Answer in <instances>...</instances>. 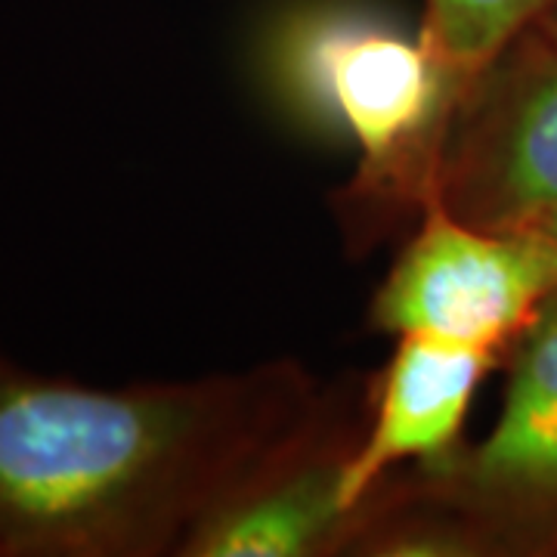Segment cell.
Wrapping results in <instances>:
<instances>
[{"mask_svg":"<svg viewBox=\"0 0 557 557\" xmlns=\"http://www.w3.org/2000/svg\"><path fill=\"white\" fill-rule=\"evenodd\" d=\"M520 38L536 44V47H545V50H555L557 53V0H552V3L542 10V16H539Z\"/></svg>","mask_w":557,"mask_h":557,"instance_id":"9","label":"cell"},{"mask_svg":"<svg viewBox=\"0 0 557 557\" xmlns=\"http://www.w3.org/2000/svg\"><path fill=\"white\" fill-rule=\"evenodd\" d=\"M557 292V239L545 230H483L437 201L381 282L372 322L505 366L542 304Z\"/></svg>","mask_w":557,"mask_h":557,"instance_id":"4","label":"cell"},{"mask_svg":"<svg viewBox=\"0 0 557 557\" xmlns=\"http://www.w3.org/2000/svg\"><path fill=\"white\" fill-rule=\"evenodd\" d=\"M483 230L557 211V53L515 40L449 112L421 201Z\"/></svg>","mask_w":557,"mask_h":557,"instance_id":"5","label":"cell"},{"mask_svg":"<svg viewBox=\"0 0 557 557\" xmlns=\"http://www.w3.org/2000/svg\"><path fill=\"white\" fill-rule=\"evenodd\" d=\"M335 409L292 359L90 387L0 350V557H183Z\"/></svg>","mask_w":557,"mask_h":557,"instance_id":"1","label":"cell"},{"mask_svg":"<svg viewBox=\"0 0 557 557\" xmlns=\"http://www.w3.org/2000/svg\"><path fill=\"white\" fill-rule=\"evenodd\" d=\"M552 0H424L421 38L446 78L449 112Z\"/></svg>","mask_w":557,"mask_h":557,"instance_id":"8","label":"cell"},{"mask_svg":"<svg viewBox=\"0 0 557 557\" xmlns=\"http://www.w3.org/2000/svg\"><path fill=\"white\" fill-rule=\"evenodd\" d=\"M362 428L338 406L307 446L205 520L183 557L341 555L354 518L344 478Z\"/></svg>","mask_w":557,"mask_h":557,"instance_id":"6","label":"cell"},{"mask_svg":"<svg viewBox=\"0 0 557 557\" xmlns=\"http://www.w3.org/2000/svg\"><path fill=\"white\" fill-rule=\"evenodd\" d=\"M536 230H545V233H552V236L557 239V211H555V214H548L545 220H539Z\"/></svg>","mask_w":557,"mask_h":557,"instance_id":"10","label":"cell"},{"mask_svg":"<svg viewBox=\"0 0 557 557\" xmlns=\"http://www.w3.org/2000/svg\"><path fill=\"white\" fill-rule=\"evenodd\" d=\"M282 75L307 109L357 143L354 196L418 208L449 121L446 78L421 32L409 38L354 10H325L295 25Z\"/></svg>","mask_w":557,"mask_h":557,"instance_id":"3","label":"cell"},{"mask_svg":"<svg viewBox=\"0 0 557 557\" xmlns=\"http://www.w3.org/2000/svg\"><path fill=\"white\" fill-rule=\"evenodd\" d=\"M505 369L493 431L381 480L354 511L341 555L557 557V292Z\"/></svg>","mask_w":557,"mask_h":557,"instance_id":"2","label":"cell"},{"mask_svg":"<svg viewBox=\"0 0 557 557\" xmlns=\"http://www.w3.org/2000/svg\"><path fill=\"white\" fill-rule=\"evenodd\" d=\"M496 359L449 347L421 335H399L397 350L381 372L372 418L347 461V502L357 511L381 480L399 465H428L449 456L480 381Z\"/></svg>","mask_w":557,"mask_h":557,"instance_id":"7","label":"cell"}]
</instances>
